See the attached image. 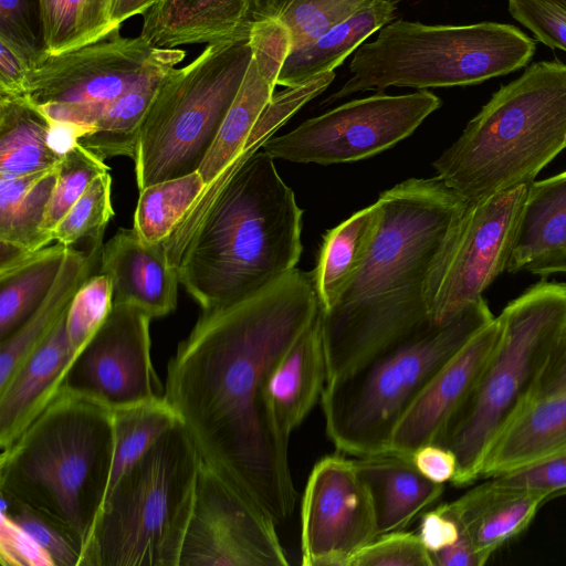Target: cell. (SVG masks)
Masks as SVG:
<instances>
[{
  "mask_svg": "<svg viewBox=\"0 0 566 566\" xmlns=\"http://www.w3.org/2000/svg\"><path fill=\"white\" fill-rule=\"evenodd\" d=\"M107 171L109 167L104 160L77 143L63 155L43 222V230L52 241V231L55 226L91 182Z\"/></svg>",
  "mask_w": 566,
  "mask_h": 566,
  "instance_id": "obj_37",
  "label": "cell"
},
{
  "mask_svg": "<svg viewBox=\"0 0 566 566\" xmlns=\"http://www.w3.org/2000/svg\"><path fill=\"white\" fill-rule=\"evenodd\" d=\"M0 41L33 69L46 53L39 0H0Z\"/></svg>",
  "mask_w": 566,
  "mask_h": 566,
  "instance_id": "obj_40",
  "label": "cell"
},
{
  "mask_svg": "<svg viewBox=\"0 0 566 566\" xmlns=\"http://www.w3.org/2000/svg\"><path fill=\"white\" fill-rule=\"evenodd\" d=\"M506 271L566 274V170L530 185Z\"/></svg>",
  "mask_w": 566,
  "mask_h": 566,
  "instance_id": "obj_19",
  "label": "cell"
},
{
  "mask_svg": "<svg viewBox=\"0 0 566 566\" xmlns=\"http://www.w3.org/2000/svg\"><path fill=\"white\" fill-rule=\"evenodd\" d=\"M492 479L504 486L542 494L547 501L566 495V451Z\"/></svg>",
  "mask_w": 566,
  "mask_h": 566,
  "instance_id": "obj_44",
  "label": "cell"
},
{
  "mask_svg": "<svg viewBox=\"0 0 566 566\" xmlns=\"http://www.w3.org/2000/svg\"><path fill=\"white\" fill-rule=\"evenodd\" d=\"M159 1L160 0H112L111 19L113 23L119 28L122 22L134 15L145 14Z\"/></svg>",
  "mask_w": 566,
  "mask_h": 566,
  "instance_id": "obj_51",
  "label": "cell"
},
{
  "mask_svg": "<svg viewBox=\"0 0 566 566\" xmlns=\"http://www.w3.org/2000/svg\"><path fill=\"white\" fill-rule=\"evenodd\" d=\"M378 536L369 488L356 460L339 454L313 467L301 503V564L349 566Z\"/></svg>",
  "mask_w": 566,
  "mask_h": 566,
  "instance_id": "obj_16",
  "label": "cell"
},
{
  "mask_svg": "<svg viewBox=\"0 0 566 566\" xmlns=\"http://www.w3.org/2000/svg\"><path fill=\"white\" fill-rule=\"evenodd\" d=\"M509 11L545 45L566 51V0H507Z\"/></svg>",
  "mask_w": 566,
  "mask_h": 566,
  "instance_id": "obj_43",
  "label": "cell"
},
{
  "mask_svg": "<svg viewBox=\"0 0 566 566\" xmlns=\"http://www.w3.org/2000/svg\"><path fill=\"white\" fill-rule=\"evenodd\" d=\"M494 317L481 296L451 318L429 319L352 373L327 381L321 405L335 448L357 458L389 452L397 423L420 391Z\"/></svg>",
  "mask_w": 566,
  "mask_h": 566,
  "instance_id": "obj_6",
  "label": "cell"
},
{
  "mask_svg": "<svg viewBox=\"0 0 566 566\" xmlns=\"http://www.w3.org/2000/svg\"><path fill=\"white\" fill-rule=\"evenodd\" d=\"M50 119L24 96L0 95V178H17L55 167Z\"/></svg>",
  "mask_w": 566,
  "mask_h": 566,
  "instance_id": "obj_31",
  "label": "cell"
},
{
  "mask_svg": "<svg viewBox=\"0 0 566 566\" xmlns=\"http://www.w3.org/2000/svg\"><path fill=\"white\" fill-rule=\"evenodd\" d=\"M500 335L472 390L434 443L451 450L465 486L503 429L532 400L537 379L566 321V283L539 282L497 316Z\"/></svg>",
  "mask_w": 566,
  "mask_h": 566,
  "instance_id": "obj_7",
  "label": "cell"
},
{
  "mask_svg": "<svg viewBox=\"0 0 566 566\" xmlns=\"http://www.w3.org/2000/svg\"><path fill=\"white\" fill-rule=\"evenodd\" d=\"M376 202L331 229L323 238L313 273L322 311L331 308L365 263L378 227Z\"/></svg>",
  "mask_w": 566,
  "mask_h": 566,
  "instance_id": "obj_29",
  "label": "cell"
},
{
  "mask_svg": "<svg viewBox=\"0 0 566 566\" xmlns=\"http://www.w3.org/2000/svg\"><path fill=\"white\" fill-rule=\"evenodd\" d=\"M411 461L417 470L434 483L451 482L457 473L454 453L437 443H428L418 448L411 454Z\"/></svg>",
  "mask_w": 566,
  "mask_h": 566,
  "instance_id": "obj_48",
  "label": "cell"
},
{
  "mask_svg": "<svg viewBox=\"0 0 566 566\" xmlns=\"http://www.w3.org/2000/svg\"><path fill=\"white\" fill-rule=\"evenodd\" d=\"M441 106L428 90L403 95L377 93L353 99L270 137L262 150L274 159L333 165L375 156L410 136Z\"/></svg>",
  "mask_w": 566,
  "mask_h": 566,
  "instance_id": "obj_11",
  "label": "cell"
},
{
  "mask_svg": "<svg viewBox=\"0 0 566 566\" xmlns=\"http://www.w3.org/2000/svg\"><path fill=\"white\" fill-rule=\"evenodd\" d=\"M349 566H433L418 534L398 531L377 536L350 559Z\"/></svg>",
  "mask_w": 566,
  "mask_h": 566,
  "instance_id": "obj_41",
  "label": "cell"
},
{
  "mask_svg": "<svg viewBox=\"0 0 566 566\" xmlns=\"http://www.w3.org/2000/svg\"><path fill=\"white\" fill-rule=\"evenodd\" d=\"M206 186L195 171L139 190L134 230L145 243L164 242Z\"/></svg>",
  "mask_w": 566,
  "mask_h": 566,
  "instance_id": "obj_34",
  "label": "cell"
},
{
  "mask_svg": "<svg viewBox=\"0 0 566 566\" xmlns=\"http://www.w3.org/2000/svg\"><path fill=\"white\" fill-rule=\"evenodd\" d=\"M172 69L157 71L111 102L102 117L82 136V145L98 158H135L143 119L164 76Z\"/></svg>",
  "mask_w": 566,
  "mask_h": 566,
  "instance_id": "obj_32",
  "label": "cell"
},
{
  "mask_svg": "<svg viewBox=\"0 0 566 566\" xmlns=\"http://www.w3.org/2000/svg\"><path fill=\"white\" fill-rule=\"evenodd\" d=\"M184 50L155 48L140 35L119 30L76 50L49 55L31 69L24 97L34 106L49 104L108 105L148 75L175 69Z\"/></svg>",
  "mask_w": 566,
  "mask_h": 566,
  "instance_id": "obj_13",
  "label": "cell"
},
{
  "mask_svg": "<svg viewBox=\"0 0 566 566\" xmlns=\"http://www.w3.org/2000/svg\"><path fill=\"white\" fill-rule=\"evenodd\" d=\"M48 55L76 50L119 30L111 19L112 0H39Z\"/></svg>",
  "mask_w": 566,
  "mask_h": 566,
  "instance_id": "obj_33",
  "label": "cell"
},
{
  "mask_svg": "<svg viewBox=\"0 0 566 566\" xmlns=\"http://www.w3.org/2000/svg\"><path fill=\"white\" fill-rule=\"evenodd\" d=\"M463 534L464 531L450 503L426 511L420 517L418 536L429 553L452 546Z\"/></svg>",
  "mask_w": 566,
  "mask_h": 566,
  "instance_id": "obj_46",
  "label": "cell"
},
{
  "mask_svg": "<svg viewBox=\"0 0 566 566\" xmlns=\"http://www.w3.org/2000/svg\"><path fill=\"white\" fill-rule=\"evenodd\" d=\"M376 0H256L255 19H273L287 30L291 50L305 46ZM251 20V21H252Z\"/></svg>",
  "mask_w": 566,
  "mask_h": 566,
  "instance_id": "obj_35",
  "label": "cell"
},
{
  "mask_svg": "<svg viewBox=\"0 0 566 566\" xmlns=\"http://www.w3.org/2000/svg\"><path fill=\"white\" fill-rule=\"evenodd\" d=\"M59 165L34 174L0 178V264L49 245L46 208Z\"/></svg>",
  "mask_w": 566,
  "mask_h": 566,
  "instance_id": "obj_28",
  "label": "cell"
},
{
  "mask_svg": "<svg viewBox=\"0 0 566 566\" xmlns=\"http://www.w3.org/2000/svg\"><path fill=\"white\" fill-rule=\"evenodd\" d=\"M99 272L111 277L113 304H133L151 318L177 306L179 280L164 242L145 243L134 228H119L103 245Z\"/></svg>",
  "mask_w": 566,
  "mask_h": 566,
  "instance_id": "obj_18",
  "label": "cell"
},
{
  "mask_svg": "<svg viewBox=\"0 0 566 566\" xmlns=\"http://www.w3.org/2000/svg\"><path fill=\"white\" fill-rule=\"evenodd\" d=\"M546 502L542 494L504 486L489 478L449 503L474 549L486 563L502 545L528 527Z\"/></svg>",
  "mask_w": 566,
  "mask_h": 566,
  "instance_id": "obj_23",
  "label": "cell"
},
{
  "mask_svg": "<svg viewBox=\"0 0 566 566\" xmlns=\"http://www.w3.org/2000/svg\"><path fill=\"white\" fill-rule=\"evenodd\" d=\"M65 317L0 390L1 451L8 449L60 392L67 368L77 355L67 337Z\"/></svg>",
  "mask_w": 566,
  "mask_h": 566,
  "instance_id": "obj_20",
  "label": "cell"
},
{
  "mask_svg": "<svg viewBox=\"0 0 566 566\" xmlns=\"http://www.w3.org/2000/svg\"><path fill=\"white\" fill-rule=\"evenodd\" d=\"M566 392V321L537 379L532 400Z\"/></svg>",
  "mask_w": 566,
  "mask_h": 566,
  "instance_id": "obj_47",
  "label": "cell"
},
{
  "mask_svg": "<svg viewBox=\"0 0 566 566\" xmlns=\"http://www.w3.org/2000/svg\"><path fill=\"white\" fill-rule=\"evenodd\" d=\"M31 69L24 57L0 41V95L23 96Z\"/></svg>",
  "mask_w": 566,
  "mask_h": 566,
  "instance_id": "obj_49",
  "label": "cell"
},
{
  "mask_svg": "<svg viewBox=\"0 0 566 566\" xmlns=\"http://www.w3.org/2000/svg\"><path fill=\"white\" fill-rule=\"evenodd\" d=\"M396 11V0H376L310 44L290 50L281 67L277 85L296 86L334 71L367 38L392 21Z\"/></svg>",
  "mask_w": 566,
  "mask_h": 566,
  "instance_id": "obj_27",
  "label": "cell"
},
{
  "mask_svg": "<svg viewBox=\"0 0 566 566\" xmlns=\"http://www.w3.org/2000/svg\"><path fill=\"white\" fill-rule=\"evenodd\" d=\"M114 449L113 410L60 392L1 451V496L54 523L83 556L107 497Z\"/></svg>",
  "mask_w": 566,
  "mask_h": 566,
  "instance_id": "obj_4",
  "label": "cell"
},
{
  "mask_svg": "<svg viewBox=\"0 0 566 566\" xmlns=\"http://www.w3.org/2000/svg\"><path fill=\"white\" fill-rule=\"evenodd\" d=\"M530 185L467 202L428 276L426 298L431 321L451 318L506 271Z\"/></svg>",
  "mask_w": 566,
  "mask_h": 566,
  "instance_id": "obj_12",
  "label": "cell"
},
{
  "mask_svg": "<svg viewBox=\"0 0 566 566\" xmlns=\"http://www.w3.org/2000/svg\"><path fill=\"white\" fill-rule=\"evenodd\" d=\"M249 33L209 43L163 78L140 126L135 163L139 190L198 171L249 67Z\"/></svg>",
  "mask_w": 566,
  "mask_h": 566,
  "instance_id": "obj_10",
  "label": "cell"
},
{
  "mask_svg": "<svg viewBox=\"0 0 566 566\" xmlns=\"http://www.w3.org/2000/svg\"><path fill=\"white\" fill-rule=\"evenodd\" d=\"M566 148V64L542 61L501 86L432 166L467 202L520 185Z\"/></svg>",
  "mask_w": 566,
  "mask_h": 566,
  "instance_id": "obj_5",
  "label": "cell"
},
{
  "mask_svg": "<svg viewBox=\"0 0 566 566\" xmlns=\"http://www.w3.org/2000/svg\"><path fill=\"white\" fill-rule=\"evenodd\" d=\"M256 0H160L144 14L140 36L155 48L233 40L250 31Z\"/></svg>",
  "mask_w": 566,
  "mask_h": 566,
  "instance_id": "obj_21",
  "label": "cell"
},
{
  "mask_svg": "<svg viewBox=\"0 0 566 566\" xmlns=\"http://www.w3.org/2000/svg\"><path fill=\"white\" fill-rule=\"evenodd\" d=\"M72 248L56 242L0 264V342L40 306Z\"/></svg>",
  "mask_w": 566,
  "mask_h": 566,
  "instance_id": "obj_30",
  "label": "cell"
},
{
  "mask_svg": "<svg viewBox=\"0 0 566 566\" xmlns=\"http://www.w3.org/2000/svg\"><path fill=\"white\" fill-rule=\"evenodd\" d=\"M113 308L111 277L102 272L88 276L76 291L65 317L72 348L78 354Z\"/></svg>",
  "mask_w": 566,
  "mask_h": 566,
  "instance_id": "obj_39",
  "label": "cell"
},
{
  "mask_svg": "<svg viewBox=\"0 0 566 566\" xmlns=\"http://www.w3.org/2000/svg\"><path fill=\"white\" fill-rule=\"evenodd\" d=\"M327 379L321 308L272 368L264 389L272 420L287 437L318 400Z\"/></svg>",
  "mask_w": 566,
  "mask_h": 566,
  "instance_id": "obj_22",
  "label": "cell"
},
{
  "mask_svg": "<svg viewBox=\"0 0 566 566\" xmlns=\"http://www.w3.org/2000/svg\"><path fill=\"white\" fill-rule=\"evenodd\" d=\"M356 462L371 494L378 536L405 531L444 491L443 484L424 478L409 457L385 452Z\"/></svg>",
  "mask_w": 566,
  "mask_h": 566,
  "instance_id": "obj_25",
  "label": "cell"
},
{
  "mask_svg": "<svg viewBox=\"0 0 566 566\" xmlns=\"http://www.w3.org/2000/svg\"><path fill=\"white\" fill-rule=\"evenodd\" d=\"M200 463L177 421L109 490L80 566H179Z\"/></svg>",
  "mask_w": 566,
  "mask_h": 566,
  "instance_id": "obj_8",
  "label": "cell"
},
{
  "mask_svg": "<svg viewBox=\"0 0 566 566\" xmlns=\"http://www.w3.org/2000/svg\"><path fill=\"white\" fill-rule=\"evenodd\" d=\"M566 451V392L531 401L489 448L480 478H494Z\"/></svg>",
  "mask_w": 566,
  "mask_h": 566,
  "instance_id": "obj_24",
  "label": "cell"
},
{
  "mask_svg": "<svg viewBox=\"0 0 566 566\" xmlns=\"http://www.w3.org/2000/svg\"><path fill=\"white\" fill-rule=\"evenodd\" d=\"M376 205L378 227L365 263L336 303L321 310L326 382L430 319L428 276L467 201L434 176L403 180Z\"/></svg>",
  "mask_w": 566,
  "mask_h": 566,
  "instance_id": "obj_2",
  "label": "cell"
},
{
  "mask_svg": "<svg viewBox=\"0 0 566 566\" xmlns=\"http://www.w3.org/2000/svg\"><path fill=\"white\" fill-rule=\"evenodd\" d=\"M1 566H54L50 555L9 514L1 511Z\"/></svg>",
  "mask_w": 566,
  "mask_h": 566,
  "instance_id": "obj_45",
  "label": "cell"
},
{
  "mask_svg": "<svg viewBox=\"0 0 566 566\" xmlns=\"http://www.w3.org/2000/svg\"><path fill=\"white\" fill-rule=\"evenodd\" d=\"M319 311L312 272L295 269L235 302L203 310L169 359L164 397L201 461L276 525L297 499L289 441L265 402L268 377Z\"/></svg>",
  "mask_w": 566,
  "mask_h": 566,
  "instance_id": "obj_1",
  "label": "cell"
},
{
  "mask_svg": "<svg viewBox=\"0 0 566 566\" xmlns=\"http://www.w3.org/2000/svg\"><path fill=\"white\" fill-rule=\"evenodd\" d=\"M151 319L133 304H113L102 326L71 363L60 392L111 410L164 397L165 387L150 355Z\"/></svg>",
  "mask_w": 566,
  "mask_h": 566,
  "instance_id": "obj_14",
  "label": "cell"
},
{
  "mask_svg": "<svg viewBox=\"0 0 566 566\" xmlns=\"http://www.w3.org/2000/svg\"><path fill=\"white\" fill-rule=\"evenodd\" d=\"M114 216L109 171L97 176L52 231L53 241L73 247L78 241L102 237Z\"/></svg>",
  "mask_w": 566,
  "mask_h": 566,
  "instance_id": "obj_38",
  "label": "cell"
},
{
  "mask_svg": "<svg viewBox=\"0 0 566 566\" xmlns=\"http://www.w3.org/2000/svg\"><path fill=\"white\" fill-rule=\"evenodd\" d=\"M499 335L494 317L436 373L397 423L389 452L411 458L437 441L472 390Z\"/></svg>",
  "mask_w": 566,
  "mask_h": 566,
  "instance_id": "obj_17",
  "label": "cell"
},
{
  "mask_svg": "<svg viewBox=\"0 0 566 566\" xmlns=\"http://www.w3.org/2000/svg\"><path fill=\"white\" fill-rule=\"evenodd\" d=\"M179 420L165 397L113 410L115 449L108 492L120 475Z\"/></svg>",
  "mask_w": 566,
  "mask_h": 566,
  "instance_id": "obj_36",
  "label": "cell"
},
{
  "mask_svg": "<svg viewBox=\"0 0 566 566\" xmlns=\"http://www.w3.org/2000/svg\"><path fill=\"white\" fill-rule=\"evenodd\" d=\"M276 524L210 465L200 463L179 566H286Z\"/></svg>",
  "mask_w": 566,
  "mask_h": 566,
  "instance_id": "obj_15",
  "label": "cell"
},
{
  "mask_svg": "<svg viewBox=\"0 0 566 566\" xmlns=\"http://www.w3.org/2000/svg\"><path fill=\"white\" fill-rule=\"evenodd\" d=\"M274 160L259 149L230 175L177 260L179 283L202 310L247 297L296 269L303 211Z\"/></svg>",
  "mask_w": 566,
  "mask_h": 566,
  "instance_id": "obj_3",
  "label": "cell"
},
{
  "mask_svg": "<svg viewBox=\"0 0 566 566\" xmlns=\"http://www.w3.org/2000/svg\"><path fill=\"white\" fill-rule=\"evenodd\" d=\"M535 50V41L511 24L430 25L396 20L356 49L350 77L324 103L366 91L381 93L390 86L427 90L478 84L522 69Z\"/></svg>",
  "mask_w": 566,
  "mask_h": 566,
  "instance_id": "obj_9",
  "label": "cell"
},
{
  "mask_svg": "<svg viewBox=\"0 0 566 566\" xmlns=\"http://www.w3.org/2000/svg\"><path fill=\"white\" fill-rule=\"evenodd\" d=\"M102 238L90 240L86 252L71 249L50 293L31 316L0 342V390L66 316L71 302L101 259Z\"/></svg>",
  "mask_w": 566,
  "mask_h": 566,
  "instance_id": "obj_26",
  "label": "cell"
},
{
  "mask_svg": "<svg viewBox=\"0 0 566 566\" xmlns=\"http://www.w3.org/2000/svg\"><path fill=\"white\" fill-rule=\"evenodd\" d=\"M1 511L9 514L50 555L54 566H80L81 551L54 523L35 511L1 496Z\"/></svg>",
  "mask_w": 566,
  "mask_h": 566,
  "instance_id": "obj_42",
  "label": "cell"
},
{
  "mask_svg": "<svg viewBox=\"0 0 566 566\" xmlns=\"http://www.w3.org/2000/svg\"><path fill=\"white\" fill-rule=\"evenodd\" d=\"M430 557L433 566H483L485 564L465 533L452 546L430 553Z\"/></svg>",
  "mask_w": 566,
  "mask_h": 566,
  "instance_id": "obj_50",
  "label": "cell"
}]
</instances>
